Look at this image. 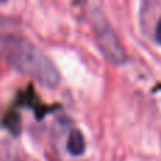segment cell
<instances>
[{"mask_svg": "<svg viewBox=\"0 0 161 161\" xmlns=\"http://www.w3.org/2000/svg\"><path fill=\"white\" fill-rule=\"evenodd\" d=\"M93 27H95V38L99 47L100 53L113 64H125L126 53L120 44L117 36L112 30L110 24L100 14L93 16Z\"/></svg>", "mask_w": 161, "mask_h": 161, "instance_id": "obj_2", "label": "cell"}, {"mask_svg": "<svg viewBox=\"0 0 161 161\" xmlns=\"http://www.w3.org/2000/svg\"><path fill=\"white\" fill-rule=\"evenodd\" d=\"M67 148H68V153L74 157H79L85 153L86 143H85V137L80 133V130H78V129L71 130L69 136H68Z\"/></svg>", "mask_w": 161, "mask_h": 161, "instance_id": "obj_3", "label": "cell"}, {"mask_svg": "<svg viewBox=\"0 0 161 161\" xmlns=\"http://www.w3.org/2000/svg\"><path fill=\"white\" fill-rule=\"evenodd\" d=\"M156 38H157V41L161 44V19H160L158 24H157V27H156Z\"/></svg>", "mask_w": 161, "mask_h": 161, "instance_id": "obj_4", "label": "cell"}, {"mask_svg": "<svg viewBox=\"0 0 161 161\" xmlns=\"http://www.w3.org/2000/svg\"><path fill=\"white\" fill-rule=\"evenodd\" d=\"M2 54L16 71L36 79L47 88H57L59 72L54 62L31 41L23 37H8L3 40Z\"/></svg>", "mask_w": 161, "mask_h": 161, "instance_id": "obj_1", "label": "cell"}, {"mask_svg": "<svg viewBox=\"0 0 161 161\" xmlns=\"http://www.w3.org/2000/svg\"><path fill=\"white\" fill-rule=\"evenodd\" d=\"M6 2H7V0H0V3H6Z\"/></svg>", "mask_w": 161, "mask_h": 161, "instance_id": "obj_5", "label": "cell"}]
</instances>
